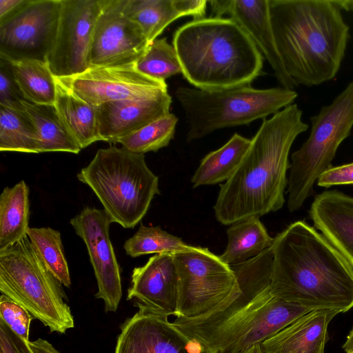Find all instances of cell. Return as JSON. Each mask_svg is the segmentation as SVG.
<instances>
[{
	"label": "cell",
	"instance_id": "33",
	"mask_svg": "<svg viewBox=\"0 0 353 353\" xmlns=\"http://www.w3.org/2000/svg\"><path fill=\"white\" fill-rule=\"evenodd\" d=\"M134 66L143 74L160 81H165L166 79L182 73L176 51L166 38H157L150 43Z\"/></svg>",
	"mask_w": 353,
	"mask_h": 353
},
{
	"label": "cell",
	"instance_id": "26",
	"mask_svg": "<svg viewBox=\"0 0 353 353\" xmlns=\"http://www.w3.org/2000/svg\"><path fill=\"white\" fill-rule=\"evenodd\" d=\"M29 188L23 180L6 187L0 195V250L28 236Z\"/></svg>",
	"mask_w": 353,
	"mask_h": 353
},
{
	"label": "cell",
	"instance_id": "6",
	"mask_svg": "<svg viewBox=\"0 0 353 353\" xmlns=\"http://www.w3.org/2000/svg\"><path fill=\"white\" fill-rule=\"evenodd\" d=\"M77 179L91 188L112 223L124 228H134L160 194L159 177L148 168L145 154L123 147L98 150Z\"/></svg>",
	"mask_w": 353,
	"mask_h": 353
},
{
	"label": "cell",
	"instance_id": "10",
	"mask_svg": "<svg viewBox=\"0 0 353 353\" xmlns=\"http://www.w3.org/2000/svg\"><path fill=\"white\" fill-rule=\"evenodd\" d=\"M172 254L179 281L176 317L205 314L239 290L232 268L208 248L190 245Z\"/></svg>",
	"mask_w": 353,
	"mask_h": 353
},
{
	"label": "cell",
	"instance_id": "38",
	"mask_svg": "<svg viewBox=\"0 0 353 353\" xmlns=\"http://www.w3.org/2000/svg\"><path fill=\"white\" fill-rule=\"evenodd\" d=\"M175 3L183 17L192 16L194 19L205 18L208 3L205 0H175Z\"/></svg>",
	"mask_w": 353,
	"mask_h": 353
},
{
	"label": "cell",
	"instance_id": "9",
	"mask_svg": "<svg viewBox=\"0 0 353 353\" xmlns=\"http://www.w3.org/2000/svg\"><path fill=\"white\" fill-rule=\"evenodd\" d=\"M307 140L291 155L287 206L294 212L314 193V183L332 162L353 128V81L332 102L310 118Z\"/></svg>",
	"mask_w": 353,
	"mask_h": 353
},
{
	"label": "cell",
	"instance_id": "1",
	"mask_svg": "<svg viewBox=\"0 0 353 353\" xmlns=\"http://www.w3.org/2000/svg\"><path fill=\"white\" fill-rule=\"evenodd\" d=\"M271 247L230 265L239 290L212 310L173 323L209 353H241L260 344L312 311L276 296L271 288Z\"/></svg>",
	"mask_w": 353,
	"mask_h": 353
},
{
	"label": "cell",
	"instance_id": "37",
	"mask_svg": "<svg viewBox=\"0 0 353 353\" xmlns=\"http://www.w3.org/2000/svg\"><path fill=\"white\" fill-rule=\"evenodd\" d=\"M0 353H34L29 342L16 334L0 319Z\"/></svg>",
	"mask_w": 353,
	"mask_h": 353
},
{
	"label": "cell",
	"instance_id": "36",
	"mask_svg": "<svg viewBox=\"0 0 353 353\" xmlns=\"http://www.w3.org/2000/svg\"><path fill=\"white\" fill-rule=\"evenodd\" d=\"M317 185L330 188L336 185H353V162L332 166L319 177Z\"/></svg>",
	"mask_w": 353,
	"mask_h": 353
},
{
	"label": "cell",
	"instance_id": "40",
	"mask_svg": "<svg viewBox=\"0 0 353 353\" xmlns=\"http://www.w3.org/2000/svg\"><path fill=\"white\" fill-rule=\"evenodd\" d=\"M23 0H0V20L13 12Z\"/></svg>",
	"mask_w": 353,
	"mask_h": 353
},
{
	"label": "cell",
	"instance_id": "34",
	"mask_svg": "<svg viewBox=\"0 0 353 353\" xmlns=\"http://www.w3.org/2000/svg\"><path fill=\"white\" fill-rule=\"evenodd\" d=\"M0 319L22 339L30 342L29 331L32 316L22 305L2 294L0 297Z\"/></svg>",
	"mask_w": 353,
	"mask_h": 353
},
{
	"label": "cell",
	"instance_id": "8",
	"mask_svg": "<svg viewBox=\"0 0 353 353\" xmlns=\"http://www.w3.org/2000/svg\"><path fill=\"white\" fill-rule=\"evenodd\" d=\"M0 291L52 332L65 334L74 327L62 284L46 268L28 236L0 250Z\"/></svg>",
	"mask_w": 353,
	"mask_h": 353
},
{
	"label": "cell",
	"instance_id": "25",
	"mask_svg": "<svg viewBox=\"0 0 353 353\" xmlns=\"http://www.w3.org/2000/svg\"><path fill=\"white\" fill-rule=\"evenodd\" d=\"M250 141L235 133L222 147L205 155L191 179L193 188L227 181L239 167Z\"/></svg>",
	"mask_w": 353,
	"mask_h": 353
},
{
	"label": "cell",
	"instance_id": "18",
	"mask_svg": "<svg viewBox=\"0 0 353 353\" xmlns=\"http://www.w3.org/2000/svg\"><path fill=\"white\" fill-rule=\"evenodd\" d=\"M208 3L213 17L228 14L246 32L269 62L282 88L294 90L298 86L285 71L278 51L269 0H212Z\"/></svg>",
	"mask_w": 353,
	"mask_h": 353
},
{
	"label": "cell",
	"instance_id": "44",
	"mask_svg": "<svg viewBox=\"0 0 353 353\" xmlns=\"http://www.w3.org/2000/svg\"><path fill=\"white\" fill-rule=\"evenodd\" d=\"M352 353H353V352H352Z\"/></svg>",
	"mask_w": 353,
	"mask_h": 353
},
{
	"label": "cell",
	"instance_id": "32",
	"mask_svg": "<svg viewBox=\"0 0 353 353\" xmlns=\"http://www.w3.org/2000/svg\"><path fill=\"white\" fill-rule=\"evenodd\" d=\"M190 247L181 238L167 232L160 226L148 227L142 223L137 232L123 245L125 254L132 258L153 253H174Z\"/></svg>",
	"mask_w": 353,
	"mask_h": 353
},
{
	"label": "cell",
	"instance_id": "23",
	"mask_svg": "<svg viewBox=\"0 0 353 353\" xmlns=\"http://www.w3.org/2000/svg\"><path fill=\"white\" fill-rule=\"evenodd\" d=\"M228 244L220 259L228 265L245 263L270 248L274 242L258 216L231 225L227 230Z\"/></svg>",
	"mask_w": 353,
	"mask_h": 353
},
{
	"label": "cell",
	"instance_id": "27",
	"mask_svg": "<svg viewBox=\"0 0 353 353\" xmlns=\"http://www.w3.org/2000/svg\"><path fill=\"white\" fill-rule=\"evenodd\" d=\"M3 59L8 63L26 101L39 105L54 104L56 79L46 61L28 58Z\"/></svg>",
	"mask_w": 353,
	"mask_h": 353
},
{
	"label": "cell",
	"instance_id": "16",
	"mask_svg": "<svg viewBox=\"0 0 353 353\" xmlns=\"http://www.w3.org/2000/svg\"><path fill=\"white\" fill-rule=\"evenodd\" d=\"M114 353H209L168 318L138 310L120 326Z\"/></svg>",
	"mask_w": 353,
	"mask_h": 353
},
{
	"label": "cell",
	"instance_id": "14",
	"mask_svg": "<svg viewBox=\"0 0 353 353\" xmlns=\"http://www.w3.org/2000/svg\"><path fill=\"white\" fill-rule=\"evenodd\" d=\"M85 244L97 279L94 296L103 300L105 312H116L122 297L119 265L110 238L112 223L104 210L85 207L70 221Z\"/></svg>",
	"mask_w": 353,
	"mask_h": 353
},
{
	"label": "cell",
	"instance_id": "31",
	"mask_svg": "<svg viewBox=\"0 0 353 353\" xmlns=\"http://www.w3.org/2000/svg\"><path fill=\"white\" fill-rule=\"evenodd\" d=\"M177 121V117L169 113L121 139L117 143L137 154L157 152L168 146L174 138Z\"/></svg>",
	"mask_w": 353,
	"mask_h": 353
},
{
	"label": "cell",
	"instance_id": "35",
	"mask_svg": "<svg viewBox=\"0 0 353 353\" xmlns=\"http://www.w3.org/2000/svg\"><path fill=\"white\" fill-rule=\"evenodd\" d=\"M23 100L25 99L13 77L8 63L0 58V105L23 110Z\"/></svg>",
	"mask_w": 353,
	"mask_h": 353
},
{
	"label": "cell",
	"instance_id": "29",
	"mask_svg": "<svg viewBox=\"0 0 353 353\" xmlns=\"http://www.w3.org/2000/svg\"><path fill=\"white\" fill-rule=\"evenodd\" d=\"M0 151L39 153L34 127L23 109L0 105Z\"/></svg>",
	"mask_w": 353,
	"mask_h": 353
},
{
	"label": "cell",
	"instance_id": "28",
	"mask_svg": "<svg viewBox=\"0 0 353 353\" xmlns=\"http://www.w3.org/2000/svg\"><path fill=\"white\" fill-rule=\"evenodd\" d=\"M123 10L141 27L150 43L183 17L174 0H123Z\"/></svg>",
	"mask_w": 353,
	"mask_h": 353
},
{
	"label": "cell",
	"instance_id": "21",
	"mask_svg": "<svg viewBox=\"0 0 353 353\" xmlns=\"http://www.w3.org/2000/svg\"><path fill=\"white\" fill-rule=\"evenodd\" d=\"M338 314L315 310L301 316L261 343L262 353H324L329 323Z\"/></svg>",
	"mask_w": 353,
	"mask_h": 353
},
{
	"label": "cell",
	"instance_id": "42",
	"mask_svg": "<svg viewBox=\"0 0 353 353\" xmlns=\"http://www.w3.org/2000/svg\"><path fill=\"white\" fill-rule=\"evenodd\" d=\"M337 2L342 10L353 11V0H337Z\"/></svg>",
	"mask_w": 353,
	"mask_h": 353
},
{
	"label": "cell",
	"instance_id": "3",
	"mask_svg": "<svg viewBox=\"0 0 353 353\" xmlns=\"http://www.w3.org/2000/svg\"><path fill=\"white\" fill-rule=\"evenodd\" d=\"M271 288L309 310L345 312L353 307V268L313 226L290 224L271 246Z\"/></svg>",
	"mask_w": 353,
	"mask_h": 353
},
{
	"label": "cell",
	"instance_id": "43",
	"mask_svg": "<svg viewBox=\"0 0 353 353\" xmlns=\"http://www.w3.org/2000/svg\"><path fill=\"white\" fill-rule=\"evenodd\" d=\"M241 353H262L260 344L254 345Z\"/></svg>",
	"mask_w": 353,
	"mask_h": 353
},
{
	"label": "cell",
	"instance_id": "5",
	"mask_svg": "<svg viewBox=\"0 0 353 353\" xmlns=\"http://www.w3.org/2000/svg\"><path fill=\"white\" fill-rule=\"evenodd\" d=\"M172 42L183 77L196 88L250 85L262 72L263 56L230 17L193 19L176 30Z\"/></svg>",
	"mask_w": 353,
	"mask_h": 353
},
{
	"label": "cell",
	"instance_id": "24",
	"mask_svg": "<svg viewBox=\"0 0 353 353\" xmlns=\"http://www.w3.org/2000/svg\"><path fill=\"white\" fill-rule=\"evenodd\" d=\"M21 104L34 127L39 153L80 152L81 148L65 128L54 105H39L26 100Z\"/></svg>",
	"mask_w": 353,
	"mask_h": 353
},
{
	"label": "cell",
	"instance_id": "41",
	"mask_svg": "<svg viewBox=\"0 0 353 353\" xmlns=\"http://www.w3.org/2000/svg\"><path fill=\"white\" fill-rule=\"evenodd\" d=\"M343 349L346 353L353 352V328L347 335L346 341L343 345Z\"/></svg>",
	"mask_w": 353,
	"mask_h": 353
},
{
	"label": "cell",
	"instance_id": "12",
	"mask_svg": "<svg viewBox=\"0 0 353 353\" xmlns=\"http://www.w3.org/2000/svg\"><path fill=\"white\" fill-rule=\"evenodd\" d=\"M100 0H61L55 37L46 61L57 78L89 68V55Z\"/></svg>",
	"mask_w": 353,
	"mask_h": 353
},
{
	"label": "cell",
	"instance_id": "7",
	"mask_svg": "<svg viewBox=\"0 0 353 353\" xmlns=\"http://www.w3.org/2000/svg\"><path fill=\"white\" fill-rule=\"evenodd\" d=\"M175 96L185 114L187 140L192 141L219 129L264 120L292 104L298 94L282 87L256 89L245 85L212 90L179 87Z\"/></svg>",
	"mask_w": 353,
	"mask_h": 353
},
{
	"label": "cell",
	"instance_id": "17",
	"mask_svg": "<svg viewBox=\"0 0 353 353\" xmlns=\"http://www.w3.org/2000/svg\"><path fill=\"white\" fill-rule=\"evenodd\" d=\"M178 274L172 253H161L134 268L128 300L139 310L168 318L177 315Z\"/></svg>",
	"mask_w": 353,
	"mask_h": 353
},
{
	"label": "cell",
	"instance_id": "2",
	"mask_svg": "<svg viewBox=\"0 0 353 353\" xmlns=\"http://www.w3.org/2000/svg\"><path fill=\"white\" fill-rule=\"evenodd\" d=\"M302 115L292 103L263 121L239 167L220 185L214 205L219 223L232 225L282 208L290 151L296 137L308 129Z\"/></svg>",
	"mask_w": 353,
	"mask_h": 353
},
{
	"label": "cell",
	"instance_id": "20",
	"mask_svg": "<svg viewBox=\"0 0 353 353\" xmlns=\"http://www.w3.org/2000/svg\"><path fill=\"white\" fill-rule=\"evenodd\" d=\"M308 212L314 228L353 268V196L323 191L314 197Z\"/></svg>",
	"mask_w": 353,
	"mask_h": 353
},
{
	"label": "cell",
	"instance_id": "15",
	"mask_svg": "<svg viewBox=\"0 0 353 353\" xmlns=\"http://www.w3.org/2000/svg\"><path fill=\"white\" fill-rule=\"evenodd\" d=\"M57 79L95 107L111 101L143 98L168 90L165 81L143 74L134 64L90 68L81 74Z\"/></svg>",
	"mask_w": 353,
	"mask_h": 353
},
{
	"label": "cell",
	"instance_id": "4",
	"mask_svg": "<svg viewBox=\"0 0 353 353\" xmlns=\"http://www.w3.org/2000/svg\"><path fill=\"white\" fill-rule=\"evenodd\" d=\"M278 51L297 85H319L340 70L350 39L337 0H269Z\"/></svg>",
	"mask_w": 353,
	"mask_h": 353
},
{
	"label": "cell",
	"instance_id": "30",
	"mask_svg": "<svg viewBox=\"0 0 353 353\" xmlns=\"http://www.w3.org/2000/svg\"><path fill=\"white\" fill-rule=\"evenodd\" d=\"M27 235L46 268L64 286L71 280L59 231L51 228H29Z\"/></svg>",
	"mask_w": 353,
	"mask_h": 353
},
{
	"label": "cell",
	"instance_id": "39",
	"mask_svg": "<svg viewBox=\"0 0 353 353\" xmlns=\"http://www.w3.org/2000/svg\"><path fill=\"white\" fill-rule=\"evenodd\" d=\"M29 345L34 353H60L50 342L43 339L30 341Z\"/></svg>",
	"mask_w": 353,
	"mask_h": 353
},
{
	"label": "cell",
	"instance_id": "11",
	"mask_svg": "<svg viewBox=\"0 0 353 353\" xmlns=\"http://www.w3.org/2000/svg\"><path fill=\"white\" fill-rule=\"evenodd\" d=\"M60 7L61 0H23L13 12L0 20V58L46 61L55 37Z\"/></svg>",
	"mask_w": 353,
	"mask_h": 353
},
{
	"label": "cell",
	"instance_id": "19",
	"mask_svg": "<svg viewBox=\"0 0 353 353\" xmlns=\"http://www.w3.org/2000/svg\"><path fill=\"white\" fill-rule=\"evenodd\" d=\"M172 97L168 90L139 99L111 101L96 107L99 141L121 139L168 114Z\"/></svg>",
	"mask_w": 353,
	"mask_h": 353
},
{
	"label": "cell",
	"instance_id": "22",
	"mask_svg": "<svg viewBox=\"0 0 353 353\" xmlns=\"http://www.w3.org/2000/svg\"><path fill=\"white\" fill-rule=\"evenodd\" d=\"M54 107L65 128L83 149L99 141L96 107L87 103L56 77Z\"/></svg>",
	"mask_w": 353,
	"mask_h": 353
},
{
	"label": "cell",
	"instance_id": "13",
	"mask_svg": "<svg viewBox=\"0 0 353 353\" xmlns=\"http://www.w3.org/2000/svg\"><path fill=\"white\" fill-rule=\"evenodd\" d=\"M91 43L89 68L134 64L150 42L124 12L123 0H100Z\"/></svg>",
	"mask_w": 353,
	"mask_h": 353
}]
</instances>
